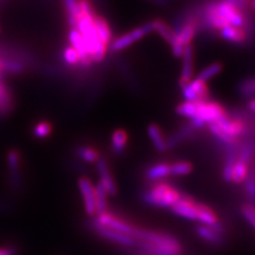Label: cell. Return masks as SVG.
<instances>
[{"label":"cell","mask_w":255,"mask_h":255,"mask_svg":"<svg viewBox=\"0 0 255 255\" xmlns=\"http://www.w3.org/2000/svg\"><path fill=\"white\" fill-rule=\"evenodd\" d=\"M146 243L154 255H180L181 246L174 238L149 231H137L136 236Z\"/></svg>","instance_id":"cell-1"},{"label":"cell","mask_w":255,"mask_h":255,"mask_svg":"<svg viewBox=\"0 0 255 255\" xmlns=\"http://www.w3.org/2000/svg\"><path fill=\"white\" fill-rule=\"evenodd\" d=\"M228 117L225 109L217 102L206 100L196 102V113L190 119L194 128L201 129L205 124H215Z\"/></svg>","instance_id":"cell-2"},{"label":"cell","mask_w":255,"mask_h":255,"mask_svg":"<svg viewBox=\"0 0 255 255\" xmlns=\"http://www.w3.org/2000/svg\"><path fill=\"white\" fill-rule=\"evenodd\" d=\"M181 198L179 191L168 184L159 183L145 195V201L159 207H171Z\"/></svg>","instance_id":"cell-3"},{"label":"cell","mask_w":255,"mask_h":255,"mask_svg":"<svg viewBox=\"0 0 255 255\" xmlns=\"http://www.w3.org/2000/svg\"><path fill=\"white\" fill-rule=\"evenodd\" d=\"M96 225L105 227L108 229H112L117 232H121L123 234L129 235L135 238L137 233V229H135L128 222H125L124 220L119 219L117 216L113 214H110L108 212L101 213L97 216V220H96Z\"/></svg>","instance_id":"cell-4"},{"label":"cell","mask_w":255,"mask_h":255,"mask_svg":"<svg viewBox=\"0 0 255 255\" xmlns=\"http://www.w3.org/2000/svg\"><path fill=\"white\" fill-rule=\"evenodd\" d=\"M214 9L230 26L235 28H242L245 25V18L238 7L231 4L227 0L214 4Z\"/></svg>","instance_id":"cell-5"},{"label":"cell","mask_w":255,"mask_h":255,"mask_svg":"<svg viewBox=\"0 0 255 255\" xmlns=\"http://www.w3.org/2000/svg\"><path fill=\"white\" fill-rule=\"evenodd\" d=\"M152 25H153V31H156L157 33L171 46L172 53L174 54V57L177 58L182 57L184 47L179 43L175 32L172 31L170 27L162 20H154L152 21Z\"/></svg>","instance_id":"cell-6"},{"label":"cell","mask_w":255,"mask_h":255,"mask_svg":"<svg viewBox=\"0 0 255 255\" xmlns=\"http://www.w3.org/2000/svg\"><path fill=\"white\" fill-rule=\"evenodd\" d=\"M80 193L82 196L84 209L89 216L96 215V200H95V186L92 181L87 178H81L78 181Z\"/></svg>","instance_id":"cell-7"},{"label":"cell","mask_w":255,"mask_h":255,"mask_svg":"<svg viewBox=\"0 0 255 255\" xmlns=\"http://www.w3.org/2000/svg\"><path fill=\"white\" fill-rule=\"evenodd\" d=\"M171 210L174 214L179 215L180 217L186 218L189 220H197L198 203H196L189 198L181 197L179 200L171 206Z\"/></svg>","instance_id":"cell-8"},{"label":"cell","mask_w":255,"mask_h":255,"mask_svg":"<svg viewBox=\"0 0 255 255\" xmlns=\"http://www.w3.org/2000/svg\"><path fill=\"white\" fill-rule=\"evenodd\" d=\"M97 170L99 173V178H100V184L103 186V188L106 189L108 195L114 196L117 194V187H116V183L113 180V177L111 175L110 169L108 163L105 158L99 157L97 161Z\"/></svg>","instance_id":"cell-9"},{"label":"cell","mask_w":255,"mask_h":255,"mask_svg":"<svg viewBox=\"0 0 255 255\" xmlns=\"http://www.w3.org/2000/svg\"><path fill=\"white\" fill-rule=\"evenodd\" d=\"M68 39H69L70 46L73 47L79 54V60H80L79 63H81L82 65H84V66H89L93 61L89 55V53H87L83 38H82L81 35H80V33H79L77 29L74 28V29H71L69 31Z\"/></svg>","instance_id":"cell-10"},{"label":"cell","mask_w":255,"mask_h":255,"mask_svg":"<svg viewBox=\"0 0 255 255\" xmlns=\"http://www.w3.org/2000/svg\"><path fill=\"white\" fill-rule=\"evenodd\" d=\"M183 69L180 79V85L183 87L191 81V77L194 74V52L193 47L187 45L183 49Z\"/></svg>","instance_id":"cell-11"},{"label":"cell","mask_w":255,"mask_h":255,"mask_svg":"<svg viewBox=\"0 0 255 255\" xmlns=\"http://www.w3.org/2000/svg\"><path fill=\"white\" fill-rule=\"evenodd\" d=\"M217 125L219 129L225 133L227 136H229L231 139L236 140L238 136H241L243 132L245 131V125L243 122L238 121V119H234V121H231L228 117H226L222 121L215 123Z\"/></svg>","instance_id":"cell-12"},{"label":"cell","mask_w":255,"mask_h":255,"mask_svg":"<svg viewBox=\"0 0 255 255\" xmlns=\"http://www.w3.org/2000/svg\"><path fill=\"white\" fill-rule=\"evenodd\" d=\"M197 221L201 223V226L211 227L217 232H220L221 226L218 223V219L216 214H215L210 207H207L203 204L198 203V212H197Z\"/></svg>","instance_id":"cell-13"},{"label":"cell","mask_w":255,"mask_h":255,"mask_svg":"<svg viewBox=\"0 0 255 255\" xmlns=\"http://www.w3.org/2000/svg\"><path fill=\"white\" fill-rule=\"evenodd\" d=\"M96 230H97V232L102 237L108 238V239H110V241L122 245V246H132L135 243L134 237L123 234L121 232H117V231H114L112 229H108V228L96 225Z\"/></svg>","instance_id":"cell-14"},{"label":"cell","mask_w":255,"mask_h":255,"mask_svg":"<svg viewBox=\"0 0 255 255\" xmlns=\"http://www.w3.org/2000/svg\"><path fill=\"white\" fill-rule=\"evenodd\" d=\"M249 173V166L248 162L245 161L243 158H237L232 167V171H231V181L235 183H242L246 181V178L248 177Z\"/></svg>","instance_id":"cell-15"},{"label":"cell","mask_w":255,"mask_h":255,"mask_svg":"<svg viewBox=\"0 0 255 255\" xmlns=\"http://www.w3.org/2000/svg\"><path fill=\"white\" fill-rule=\"evenodd\" d=\"M148 135L150 140L152 141L154 148L159 151V152H164L167 149V142L163 136V133L159 129V127L152 124L148 127Z\"/></svg>","instance_id":"cell-16"},{"label":"cell","mask_w":255,"mask_h":255,"mask_svg":"<svg viewBox=\"0 0 255 255\" xmlns=\"http://www.w3.org/2000/svg\"><path fill=\"white\" fill-rule=\"evenodd\" d=\"M94 27L96 32H97V35L100 41L108 46L111 42V37H112L111 29L108 25V22L102 17H100V16H95Z\"/></svg>","instance_id":"cell-17"},{"label":"cell","mask_w":255,"mask_h":255,"mask_svg":"<svg viewBox=\"0 0 255 255\" xmlns=\"http://www.w3.org/2000/svg\"><path fill=\"white\" fill-rule=\"evenodd\" d=\"M221 36L230 42L242 43L245 41L246 34L241 28H235L232 26H227L220 30Z\"/></svg>","instance_id":"cell-18"},{"label":"cell","mask_w":255,"mask_h":255,"mask_svg":"<svg viewBox=\"0 0 255 255\" xmlns=\"http://www.w3.org/2000/svg\"><path fill=\"white\" fill-rule=\"evenodd\" d=\"M170 174V165L168 164H156L152 167H150L147 171V178L149 180H161Z\"/></svg>","instance_id":"cell-19"},{"label":"cell","mask_w":255,"mask_h":255,"mask_svg":"<svg viewBox=\"0 0 255 255\" xmlns=\"http://www.w3.org/2000/svg\"><path fill=\"white\" fill-rule=\"evenodd\" d=\"M195 33H196V25L194 22H188L187 25H185L178 32V33L175 32L178 41L183 47L190 45V42L191 39L194 38Z\"/></svg>","instance_id":"cell-20"},{"label":"cell","mask_w":255,"mask_h":255,"mask_svg":"<svg viewBox=\"0 0 255 255\" xmlns=\"http://www.w3.org/2000/svg\"><path fill=\"white\" fill-rule=\"evenodd\" d=\"M7 165L12 174L13 181L17 183L19 180V166H20V156L18 151L11 150L9 154H7Z\"/></svg>","instance_id":"cell-21"},{"label":"cell","mask_w":255,"mask_h":255,"mask_svg":"<svg viewBox=\"0 0 255 255\" xmlns=\"http://www.w3.org/2000/svg\"><path fill=\"white\" fill-rule=\"evenodd\" d=\"M107 191L103 186L98 183L95 186V200H96V214L107 212Z\"/></svg>","instance_id":"cell-22"},{"label":"cell","mask_w":255,"mask_h":255,"mask_svg":"<svg viewBox=\"0 0 255 255\" xmlns=\"http://www.w3.org/2000/svg\"><path fill=\"white\" fill-rule=\"evenodd\" d=\"M197 234L199 235V237H201L203 241L210 244H219L221 241L219 233L211 227L199 226L197 228Z\"/></svg>","instance_id":"cell-23"},{"label":"cell","mask_w":255,"mask_h":255,"mask_svg":"<svg viewBox=\"0 0 255 255\" xmlns=\"http://www.w3.org/2000/svg\"><path fill=\"white\" fill-rule=\"evenodd\" d=\"M64 4H65V9L67 11V17L68 22L71 27L76 28L77 18L79 17L80 13V5L78 0H64Z\"/></svg>","instance_id":"cell-24"},{"label":"cell","mask_w":255,"mask_h":255,"mask_svg":"<svg viewBox=\"0 0 255 255\" xmlns=\"http://www.w3.org/2000/svg\"><path fill=\"white\" fill-rule=\"evenodd\" d=\"M128 142V134L126 131L118 129L112 134V147L116 151L117 153L122 152V151L126 148Z\"/></svg>","instance_id":"cell-25"},{"label":"cell","mask_w":255,"mask_h":255,"mask_svg":"<svg viewBox=\"0 0 255 255\" xmlns=\"http://www.w3.org/2000/svg\"><path fill=\"white\" fill-rule=\"evenodd\" d=\"M206 16H207V21H209L210 25L214 28L221 30L222 28L230 26L229 23L225 19H223L216 11H215L214 6H211L210 9L207 10V15Z\"/></svg>","instance_id":"cell-26"},{"label":"cell","mask_w":255,"mask_h":255,"mask_svg":"<svg viewBox=\"0 0 255 255\" xmlns=\"http://www.w3.org/2000/svg\"><path fill=\"white\" fill-rule=\"evenodd\" d=\"M222 69V66L221 64L219 63H214V64H211V65L207 66L206 68H204L200 74L198 75V80H200V81L202 82H207L209 80H211L213 77L217 76L220 71Z\"/></svg>","instance_id":"cell-27"},{"label":"cell","mask_w":255,"mask_h":255,"mask_svg":"<svg viewBox=\"0 0 255 255\" xmlns=\"http://www.w3.org/2000/svg\"><path fill=\"white\" fill-rule=\"evenodd\" d=\"M78 155L86 163H97L100 157L98 151L91 147H80L78 149Z\"/></svg>","instance_id":"cell-28"},{"label":"cell","mask_w":255,"mask_h":255,"mask_svg":"<svg viewBox=\"0 0 255 255\" xmlns=\"http://www.w3.org/2000/svg\"><path fill=\"white\" fill-rule=\"evenodd\" d=\"M193 171V165L188 162H177L170 165V174L186 175Z\"/></svg>","instance_id":"cell-29"},{"label":"cell","mask_w":255,"mask_h":255,"mask_svg":"<svg viewBox=\"0 0 255 255\" xmlns=\"http://www.w3.org/2000/svg\"><path fill=\"white\" fill-rule=\"evenodd\" d=\"M133 43H134V41L131 37L130 33H127V34L122 35L121 37H118L117 39H115V41L112 43L111 48L113 51H121V50L125 49V48L131 46Z\"/></svg>","instance_id":"cell-30"},{"label":"cell","mask_w":255,"mask_h":255,"mask_svg":"<svg viewBox=\"0 0 255 255\" xmlns=\"http://www.w3.org/2000/svg\"><path fill=\"white\" fill-rule=\"evenodd\" d=\"M52 131V127L49 123L41 122L35 125L33 129V134L36 138H46L50 135Z\"/></svg>","instance_id":"cell-31"},{"label":"cell","mask_w":255,"mask_h":255,"mask_svg":"<svg viewBox=\"0 0 255 255\" xmlns=\"http://www.w3.org/2000/svg\"><path fill=\"white\" fill-rule=\"evenodd\" d=\"M177 113L181 116L193 118L196 113V102H188L185 101L181 103V105L177 108Z\"/></svg>","instance_id":"cell-32"},{"label":"cell","mask_w":255,"mask_h":255,"mask_svg":"<svg viewBox=\"0 0 255 255\" xmlns=\"http://www.w3.org/2000/svg\"><path fill=\"white\" fill-rule=\"evenodd\" d=\"M64 60L68 64V65H76V64L79 63V54L78 52L74 49L73 47L69 46L67 47L65 50H64Z\"/></svg>","instance_id":"cell-33"},{"label":"cell","mask_w":255,"mask_h":255,"mask_svg":"<svg viewBox=\"0 0 255 255\" xmlns=\"http://www.w3.org/2000/svg\"><path fill=\"white\" fill-rule=\"evenodd\" d=\"M244 217L246 220L250 223L252 228L255 227V213H254V207L251 204H245L242 209Z\"/></svg>","instance_id":"cell-34"},{"label":"cell","mask_w":255,"mask_h":255,"mask_svg":"<svg viewBox=\"0 0 255 255\" xmlns=\"http://www.w3.org/2000/svg\"><path fill=\"white\" fill-rule=\"evenodd\" d=\"M7 103H9V93L2 84H0V109L5 108Z\"/></svg>","instance_id":"cell-35"},{"label":"cell","mask_w":255,"mask_h":255,"mask_svg":"<svg viewBox=\"0 0 255 255\" xmlns=\"http://www.w3.org/2000/svg\"><path fill=\"white\" fill-rule=\"evenodd\" d=\"M247 179H249V180H247V191H248V194L250 195V197H253V195H254V179H253V175L251 174L249 177V174H248Z\"/></svg>","instance_id":"cell-36"},{"label":"cell","mask_w":255,"mask_h":255,"mask_svg":"<svg viewBox=\"0 0 255 255\" xmlns=\"http://www.w3.org/2000/svg\"><path fill=\"white\" fill-rule=\"evenodd\" d=\"M15 250L12 248H0V255H14Z\"/></svg>","instance_id":"cell-37"},{"label":"cell","mask_w":255,"mask_h":255,"mask_svg":"<svg viewBox=\"0 0 255 255\" xmlns=\"http://www.w3.org/2000/svg\"><path fill=\"white\" fill-rule=\"evenodd\" d=\"M254 103H255L254 100H251V101H250V110H251L252 112H254Z\"/></svg>","instance_id":"cell-38"},{"label":"cell","mask_w":255,"mask_h":255,"mask_svg":"<svg viewBox=\"0 0 255 255\" xmlns=\"http://www.w3.org/2000/svg\"><path fill=\"white\" fill-rule=\"evenodd\" d=\"M2 68H1V62H0V70H1Z\"/></svg>","instance_id":"cell-39"},{"label":"cell","mask_w":255,"mask_h":255,"mask_svg":"<svg viewBox=\"0 0 255 255\" xmlns=\"http://www.w3.org/2000/svg\"><path fill=\"white\" fill-rule=\"evenodd\" d=\"M157 1H159V2H162V1H163V0H157Z\"/></svg>","instance_id":"cell-40"}]
</instances>
